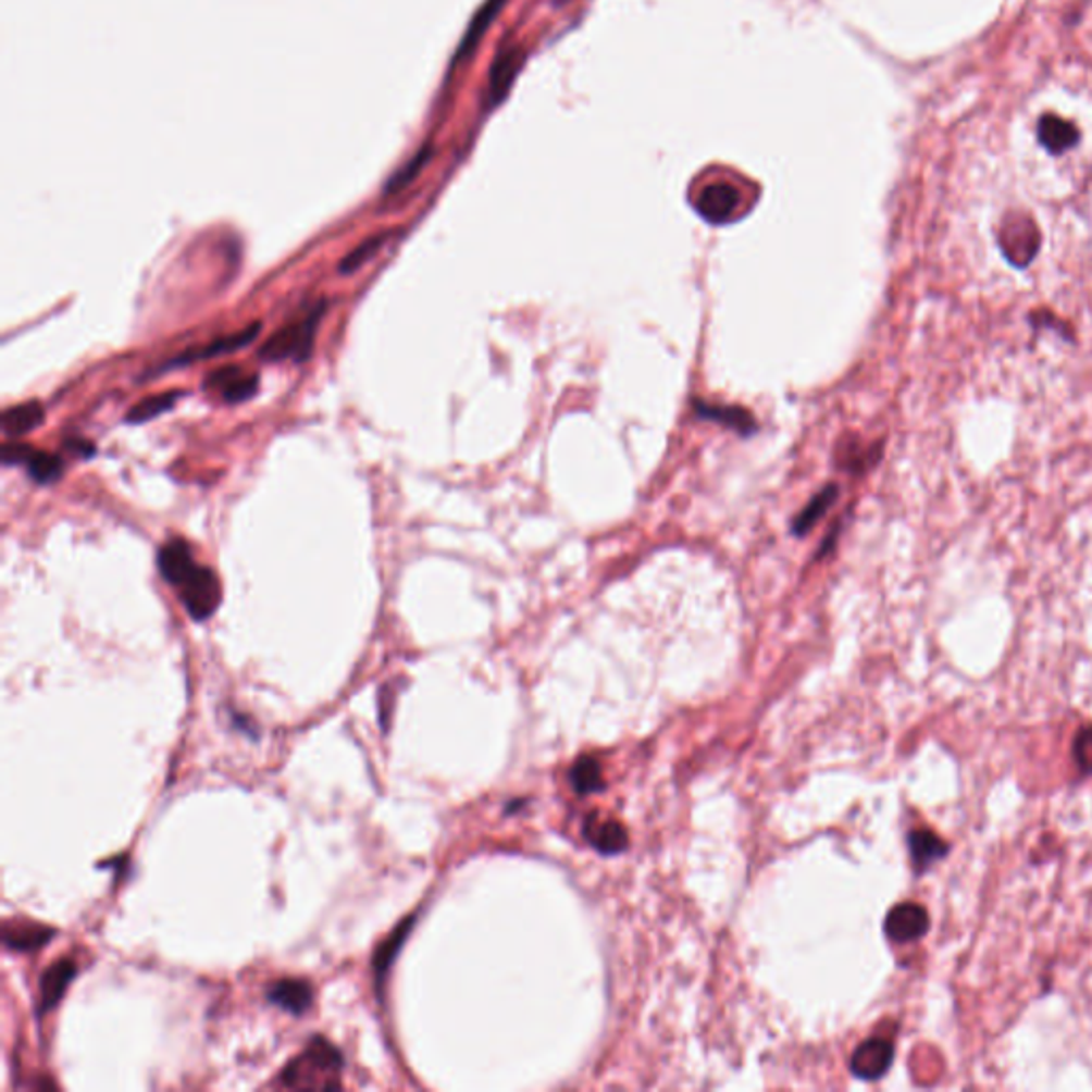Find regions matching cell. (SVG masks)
<instances>
[{"mask_svg":"<svg viewBox=\"0 0 1092 1092\" xmlns=\"http://www.w3.org/2000/svg\"><path fill=\"white\" fill-rule=\"evenodd\" d=\"M430 159H432V148H430V146L421 148V150L412 157V161H408V163L404 164V166H401V169H399V171H397V173H395V175L386 182V186H384V195L399 193V190H401V188H406L410 182H414V179L419 177V173L423 171V166L430 163Z\"/></svg>","mask_w":1092,"mask_h":1092,"instance_id":"obj_27","label":"cell"},{"mask_svg":"<svg viewBox=\"0 0 1092 1092\" xmlns=\"http://www.w3.org/2000/svg\"><path fill=\"white\" fill-rule=\"evenodd\" d=\"M208 388L219 390L228 404H239L250 399L257 388H259V376L257 374H246L237 365H226L212 372L206 381Z\"/></svg>","mask_w":1092,"mask_h":1092,"instance_id":"obj_9","label":"cell"},{"mask_svg":"<svg viewBox=\"0 0 1092 1092\" xmlns=\"http://www.w3.org/2000/svg\"><path fill=\"white\" fill-rule=\"evenodd\" d=\"M342 1067L344 1058L333 1043L327 1039H312L310 1045L280 1071L277 1084L290 1091H335L342 1087Z\"/></svg>","mask_w":1092,"mask_h":1092,"instance_id":"obj_1","label":"cell"},{"mask_svg":"<svg viewBox=\"0 0 1092 1092\" xmlns=\"http://www.w3.org/2000/svg\"><path fill=\"white\" fill-rule=\"evenodd\" d=\"M894 1058V1045L885 1039H869L852 1056V1074L863 1080L881 1078Z\"/></svg>","mask_w":1092,"mask_h":1092,"instance_id":"obj_7","label":"cell"},{"mask_svg":"<svg viewBox=\"0 0 1092 1092\" xmlns=\"http://www.w3.org/2000/svg\"><path fill=\"white\" fill-rule=\"evenodd\" d=\"M947 843L941 841L934 832L930 830H914L909 834V854L911 860L918 869V873H925L934 863L947 856Z\"/></svg>","mask_w":1092,"mask_h":1092,"instance_id":"obj_20","label":"cell"},{"mask_svg":"<svg viewBox=\"0 0 1092 1092\" xmlns=\"http://www.w3.org/2000/svg\"><path fill=\"white\" fill-rule=\"evenodd\" d=\"M77 976V963L73 958H60L44 973L39 982V1016L52 1012L62 1001L69 983Z\"/></svg>","mask_w":1092,"mask_h":1092,"instance_id":"obj_11","label":"cell"},{"mask_svg":"<svg viewBox=\"0 0 1092 1092\" xmlns=\"http://www.w3.org/2000/svg\"><path fill=\"white\" fill-rule=\"evenodd\" d=\"M501 4H504V0H487V2L483 4V9H481V11L476 13V17L472 20V24H470V28H468V33H466V37H463V41H461L459 50H457V60H459V58H466V55L474 52V48L479 46V41H481V39H483V35H485V30L492 26L493 17L499 13Z\"/></svg>","mask_w":1092,"mask_h":1092,"instance_id":"obj_22","label":"cell"},{"mask_svg":"<svg viewBox=\"0 0 1092 1092\" xmlns=\"http://www.w3.org/2000/svg\"><path fill=\"white\" fill-rule=\"evenodd\" d=\"M261 331V323H255L244 331H237L235 335H226V337H219L216 342H212L210 346H203V348H193V350H186L184 355H179L177 359H173L166 368H182L186 363H193V361H201V359H212V357H219V355H226V352H233V350H239L244 346H248Z\"/></svg>","mask_w":1092,"mask_h":1092,"instance_id":"obj_14","label":"cell"},{"mask_svg":"<svg viewBox=\"0 0 1092 1092\" xmlns=\"http://www.w3.org/2000/svg\"><path fill=\"white\" fill-rule=\"evenodd\" d=\"M570 781H572V787L579 794L600 792L601 787H604L600 765L594 758H581L576 765L572 766Z\"/></svg>","mask_w":1092,"mask_h":1092,"instance_id":"obj_26","label":"cell"},{"mask_svg":"<svg viewBox=\"0 0 1092 1092\" xmlns=\"http://www.w3.org/2000/svg\"><path fill=\"white\" fill-rule=\"evenodd\" d=\"M739 206H741L739 190L730 184H723V182L707 186L696 201L698 214L712 224H721V222L732 219L734 212L739 210Z\"/></svg>","mask_w":1092,"mask_h":1092,"instance_id":"obj_8","label":"cell"},{"mask_svg":"<svg viewBox=\"0 0 1092 1092\" xmlns=\"http://www.w3.org/2000/svg\"><path fill=\"white\" fill-rule=\"evenodd\" d=\"M1039 144L1050 152V154H1065L1080 141V131L1076 124L1054 115L1045 113L1039 117L1038 124Z\"/></svg>","mask_w":1092,"mask_h":1092,"instance_id":"obj_12","label":"cell"},{"mask_svg":"<svg viewBox=\"0 0 1092 1092\" xmlns=\"http://www.w3.org/2000/svg\"><path fill=\"white\" fill-rule=\"evenodd\" d=\"M182 393L179 390H166V393H161V395H152V397H146L144 401H139L137 406H133L126 414V423L131 425H139V423H148L152 419H157L159 414H163L166 410H171L175 406V399L179 397Z\"/></svg>","mask_w":1092,"mask_h":1092,"instance_id":"obj_24","label":"cell"},{"mask_svg":"<svg viewBox=\"0 0 1092 1092\" xmlns=\"http://www.w3.org/2000/svg\"><path fill=\"white\" fill-rule=\"evenodd\" d=\"M998 246L1009 263L1027 268L1038 257L1039 231L1035 222L1027 214L1005 216L998 231Z\"/></svg>","mask_w":1092,"mask_h":1092,"instance_id":"obj_4","label":"cell"},{"mask_svg":"<svg viewBox=\"0 0 1092 1092\" xmlns=\"http://www.w3.org/2000/svg\"><path fill=\"white\" fill-rule=\"evenodd\" d=\"M44 417H46L44 406L35 399L20 404V406H13V408H7L0 417L2 419V434L7 436V439L26 436L44 423Z\"/></svg>","mask_w":1092,"mask_h":1092,"instance_id":"obj_17","label":"cell"},{"mask_svg":"<svg viewBox=\"0 0 1092 1092\" xmlns=\"http://www.w3.org/2000/svg\"><path fill=\"white\" fill-rule=\"evenodd\" d=\"M414 920H417V916H408V918H404V920L395 927V930H393V932L384 939L383 943L379 945V950L374 952V978H376V983H379V985H383L384 978H386V973H388L390 965L395 963V958H397V954H399L401 945L406 943V939H408L410 930L414 927Z\"/></svg>","mask_w":1092,"mask_h":1092,"instance_id":"obj_19","label":"cell"},{"mask_svg":"<svg viewBox=\"0 0 1092 1092\" xmlns=\"http://www.w3.org/2000/svg\"><path fill=\"white\" fill-rule=\"evenodd\" d=\"M585 836L601 854H619L628 847V832L615 819L587 818Z\"/></svg>","mask_w":1092,"mask_h":1092,"instance_id":"obj_16","label":"cell"},{"mask_svg":"<svg viewBox=\"0 0 1092 1092\" xmlns=\"http://www.w3.org/2000/svg\"><path fill=\"white\" fill-rule=\"evenodd\" d=\"M325 310H327V301H319L299 321H293V323L280 328L277 333H273L272 337L259 348V357L263 361L295 359L297 363L310 359L312 346L317 339V328L323 321Z\"/></svg>","mask_w":1092,"mask_h":1092,"instance_id":"obj_2","label":"cell"},{"mask_svg":"<svg viewBox=\"0 0 1092 1092\" xmlns=\"http://www.w3.org/2000/svg\"><path fill=\"white\" fill-rule=\"evenodd\" d=\"M268 998L293 1016H303L312 1007L314 990L303 980H280L270 985Z\"/></svg>","mask_w":1092,"mask_h":1092,"instance_id":"obj_15","label":"cell"},{"mask_svg":"<svg viewBox=\"0 0 1092 1092\" xmlns=\"http://www.w3.org/2000/svg\"><path fill=\"white\" fill-rule=\"evenodd\" d=\"M199 563L184 541H169L159 550V570L164 581L175 590L195 572Z\"/></svg>","mask_w":1092,"mask_h":1092,"instance_id":"obj_13","label":"cell"},{"mask_svg":"<svg viewBox=\"0 0 1092 1092\" xmlns=\"http://www.w3.org/2000/svg\"><path fill=\"white\" fill-rule=\"evenodd\" d=\"M698 417L707 419V421H715V423H721L743 436L747 434H754L756 432V421L749 412L741 410V408H734V406H712V404H705L700 399H696L694 404Z\"/></svg>","mask_w":1092,"mask_h":1092,"instance_id":"obj_21","label":"cell"},{"mask_svg":"<svg viewBox=\"0 0 1092 1092\" xmlns=\"http://www.w3.org/2000/svg\"><path fill=\"white\" fill-rule=\"evenodd\" d=\"M929 911L916 903L896 905L885 918V934L894 943H911L929 932Z\"/></svg>","mask_w":1092,"mask_h":1092,"instance_id":"obj_6","label":"cell"},{"mask_svg":"<svg viewBox=\"0 0 1092 1092\" xmlns=\"http://www.w3.org/2000/svg\"><path fill=\"white\" fill-rule=\"evenodd\" d=\"M54 934V929L30 920H7L2 925V943L11 952H35L48 945Z\"/></svg>","mask_w":1092,"mask_h":1092,"instance_id":"obj_10","label":"cell"},{"mask_svg":"<svg viewBox=\"0 0 1092 1092\" xmlns=\"http://www.w3.org/2000/svg\"><path fill=\"white\" fill-rule=\"evenodd\" d=\"M0 455H2L4 466H17V463L26 466L30 479L39 485H52L55 481H60V476L64 474L62 457L33 448L28 444L7 442L0 450Z\"/></svg>","mask_w":1092,"mask_h":1092,"instance_id":"obj_5","label":"cell"},{"mask_svg":"<svg viewBox=\"0 0 1092 1092\" xmlns=\"http://www.w3.org/2000/svg\"><path fill=\"white\" fill-rule=\"evenodd\" d=\"M523 64V54L519 48H512V50H501L499 55L495 58L492 69V77H489V103L492 106H497L506 92L510 90L519 69Z\"/></svg>","mask_w":1092,"mask_h":1092,"instance_id":"obj_18","label":"cell"},{"mask_svg":"<svg viewBox=\"0 0 1092 1092\" xmlns=\"http://www.w3.org/2000/svg\"><path fill=\"white\" fill-rule=\"evenodd\" d=\"M388 237H390V233H388V231H384V233L372 235V237H368L365 241H361L355 250H350V252H348V255L339 261V268H337L339 273L357 272L361 265H365V263H368V261H370V259H372V257H374V255L383 248Z\"/></svg>","mask_w":1092,"mask_h":1092,"instance_id":"obj_25","label":"cell"},{"mask_svg":"<svg viewBox=\"0 0 1092 1092\" xmlns=\"http://www.w3.org/2000/svg\"><path fill=\"white\" fill-rule=\"evenodd\" d=\"M1074 760L1082 772L1092 774V725L1082 728L1074 739Z\"/></svg>","mask_w":1092,"mask_h":1092,"instance_id":"obj_28","label":"cell"},{"mask_svg":"<svg viewBox=\"0 0 1092 1092\" xmlns=\"http://www.w3.org/2000/svg\"><path fill=\"white\" fill-rule=\"evenodd\" d=\"M177 594L195 621L210 619L222 601L219 576L206 566H197L195 572L177 587Z\"/></svg>","mask_w":1092,"mask_h":1092,"instance_id":"obj_3","label":"cell"},{"mask_svg":"<svg viewBox=\"0 0 1092 1092\" xmlns=\"http://www.w3.org/2000/svg\"><path fill=\"white\" fill-rule=\"evenodd\" d=\"M836 495H839L836 485H828V487H823V489H821V492H819L818 495H816V497H814V499H811V501L803 508V512L794 519L792 530H794L798 536L807 534V532H809V530L818 523L819 519L823 517V512L832 506V501L836 499Z\"/></svg>","mask_w":1092,"mask_h":1092,"instance_id":"obj_23","label":"cell"}]
</instances>
